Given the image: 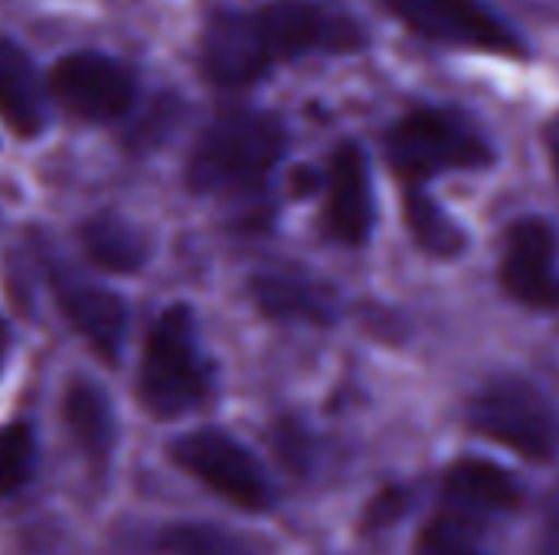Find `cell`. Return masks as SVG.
I'll return each instance as SVG.
<instances>
[{"label": "cell", "instance_id": "obj_1", "mask_svg": "<svg viewBox=\"0 0 559 555\" xmlns=\"http://www.w3.org/2000/svg\"><path fill=\"white\" fill-rule=\"evenodd\" d=\"M285 150V131L272 114L233 108L216 114L187 160V186L203 196H242L259 190Z\"/></svg>", "mask_w": 559, "mask_h": 555}, {"label": "cell", "instance_id": "obj_2", "mask_svg": "<svg viewBox=\"0 0 559 555\" xmlns=\"http://www.w3.org/2000/svg\"><path fill=\"white\" fill-rule=\"evenodd\" d=\"M213 396V363L200 347L193 311L183 304L167 307L141 353L138 370V399L147 415L160 422L183 419L206 406Z\"/></svg>", "mask_w": 559, "mask_h": 555}, {"label": "cell", "instance_id": "obj_3", "mask_svg": "<svg viewBox=\"0 0 559 555\" xmlns=\"http://www.w3.org/2000/svg\"><path fill=\"white\" fill-rule=\"evenodd\" d=\"M386 157L400 177L419 183L449 170H485L495 154L465 114L423 108L390 128Z\"/></svg>", "mask_w": 559, "mask_h": 555}, {"label": "cell", "instance_id": "obj_4", "mask_svg": "<svg viewBox=\"0 0 559 555\" xmlns=\"http://www.w3.org/2000/svg\"><path fill=\"white\" fill-rule=\"evenodd\" d=\"M468 425L527 461H554L559 455V412L521 376H501L481 386L468 402Z\"/></svg>", "mask_w": 559, "mask_h": 555}, {"label": "cell", "instance_id": "obj_5", "mask_svg": "<svg viewBox=\"0 0 559 555\" xmlns=\"http://www.w3.org/2000/svg\"><path fill=\"white\" fill-rule=\"evenodd\" d=\"M170 461L236 510L265 514L272 507V487L259 458L239 438L219 429H197L180 435L170 445Z\"/></svg>", "mask_w": 559, "mask_h": 555}, {"label": "cell", "instance_id": "obj_6", "mask_svg": "<svg viewBox=\"0 0 559 555\" xmlns=\"http://www.w3.org/2000/svg\"><path fill=\"white\" fill-rule=\"evenodd\" d=\"M383 3L403 26H409L413 33L432 43L495 52V56L524 52L518 33L481 0H383Z\"/></svg>", "mask_w": 559, "mask_h": 555}, {"label": "cell", "instance_id": "obj_7", "mask_svg": "<svg viewBox=\"0 0 559 555\" xmlns=\"http://www.w3.org/2000/svg\"><path fill=\"white\" fill-rule=\"evenodd\" d=\"M278 59L262 10H219L200 36V69L219 88H246L259 82Z\"/></svg>", "mask_w": 559, "mask_h": 555}, {"label": "cell", "instance_id": "obj_8", "mask_svg": "<svg viewBox=\"0 0 559 555\" xmlns=\"http://www.w3.org/2000/svg\"><path fill=\"white\" fill-rule=\"evenodd\" d=\"M49 92L72 118L115 121L134 101V82L124 65L102 52H69L52 65Z\"/></svg>", "mask_w": 559, "mask_h": 555}, {"label": "cell", "instance_id": "obj_9", "mask_svg": "<svg viewBox=\"0 0 559 555\" xmlns=\"http://www.w3.org/2000/svg\"><path fill=\"white\" fill-rule=\"evenodd\" d=\"M504 291L534 311L559 307V236L544 219H521L511 226L501 255Z\"/></svg>", "mask_w": 559, "mask_h": 555}, {"label": "cell", "instance_id": "obj_10", "mask_svg": "<svg viewBox=\"0 0 559 555\" xmlns=\"http://www.w3.org/2000/svg\"><path fill=\"white\" fill-rule=\"evenodd\" d=\"M324 229L334 242L357 249L373 232V186L367 157L357 144H341L328 167Z\"/></svg>", "mask_w": 559, "mask_h": 555}, {"label": "cell", "instance_id": "obj_11", "mask_svg": "<svg viewBox=\"0 0 559 555\" xmlns=\"http://www.w3.org/2000/svg\"><path fill=\"white\" fill-rule=\"evenodd\" d=\"M59 307L72 330L108 363L118 360L124 334H128V307L118 294L82 285V281H59L56 285Z\"/></svg>", "mask_w": 559, "mask_h": 555}, {"label": "cell", "instance_id": "obj_12", "mask_svg": "<svg viewBox=\"0 0 559 555\" xmlns=\"http://www.w3.org/2000/svg\"><path fill=\"white\" fill-rule=\"evenodd\" d=\"M252 301L275 321L328 324L334 321V291L301 272H262L252 278Z\"/></svg>", "mask_w": 559, "mask_h": 555}, {"label": "cell", "instance_id": "obj_13", "mask_svg": "<svg viewBox=\"0 0 559 555\" xmlns=\"http://www.w3.org/2000/svg\"><path fill=\"white\" fill-rule=\"evenodd\" d=\"M442 491L455 507L475 510V514H514L524 500L518 478L481 458L455 461L445 471Z\"/></svg>", "mask_w": 559, "mask_h": 555}, {"label": "cell", "instance_id": "obj_14", "mask_svg": "<svg viewBox=\"0 0 559 555\" xmlns=\"http://www.w3.org/2000/svg\"><path fill=\"white\" fill-rule=\"evenodd\" d=\"M0 118L16 137H36L46 124V95L29 56L0 39Z\"/></svg>", "mask_w": 559, "mask_h": 555}, {"label": "cell", "instance_id": "obj_15", "mask_svg": "<svg viewBox=\"0 0 559 555\" xmlns=\"http://www.w3.org/2000/svg\"><path fill=\"white\" fill-rule=\"evenodd\" d=\"M62 422L66 432L72 435L75 448L88 458V464H108L111 448H115V412L108 396L88 383V379H72L62 399Z\"/></svg>", "mask_w": 559, "mask_h": 555}, {"label": "cell", "instance_id": "obj_16", "mask_svg": "<svg viewBox=\"0 0 559 555\" xmlns=\"http://www.w3.org/2000/svg\"><path fill=\"white\" fill-rule=\"evenodd\" d=\"M79 239H82L85 255L105 272L131 275V272H141L147 262V239L141 236L138 226L124 222L121 216H111V213L92 216L88 222H82Z\"/></svg>", "mask_w": 559, "mask_h": 555}, {"label": "cell", "instance_id": "obj_17", "mask_svg": "<svg viewBox=\"0 0 559 555\" xmlns=\"http://www.w3.org/2000/svg\"><path fill=\"white\" fill-rule=\"evenodd\" d=\"M406 226L416 236V242L426 252H432V255L449 258V255H455L465 245L462 229L442 213V206L432 196L419 193L416 186L406 193Z\"/></svg>", "mask_w": 559, "mask_h": 555}, {"label": "cell", "instance_id": "obj_18", "mask_svg": "<svg viewBox=\"0 0 559 555\" xmlns=\"http://www.w3.org/2000/svg\"><path fill=\"white\" fill-rule=\"evenodd\" d=\"M36 468V438L23 422H10L0 429V500L20 494Z\"/></svg>", "mask_w": 559, "mask_h": 555}, {"label": "cell", "instance_id": "obj_19", "mask_svg": "<svg viewBox=\"0 0 559 555\" xmlns=\"http://www.w3.org/2000/svg\"><path fill=\"white\" fill-rule=\"evenodd\" d=\"M160 553L164 555H249L233 536H226L216 527H170L160 533Z\"/></svg>", "mask_w": 559, "mask_h": 555}, {"label": "cell", "instance_id": "obj_20", "mask_svg": "<svg viewBox=\"0 0 559 555\" xmlns=\"http://www.w3.org/2000/svg\"><path fill=\"white\" fill-rule=\"evenodd\" d=\"M413 555H481V550L449 517H436L423 527Z\"/></svg>", "mask_w": 559, "mask_h": 555}, {"label": "cell", "instance_id": "obj_21", "mask_svg": "<svg viewBox=\"0 0 559 555\" xmlns=\"http://www.w3.org/2000/svg\"><path fill=\"white\" fill-rule=\"evenodd\" d=\"M537 555H559V500L547 507L540 540H537Z\"/></svg>", "mask_w": 559, "mask_h": 555}, {"label": "cell", "instance_id": "obj_22", "mask_svg": "<svg viewBox=\"0 0 559 555\" xmlns=\"http://www.w3.org/2000/svg\"><path fill=\"white\" fill-rule=\"evenodd\" d=\"M544 141H547V157H550V167H554V173H557L559 180V114L547 124V134H544Z\"/></svg>", "mask_w": 559, "mask_h": 555}]
</instances>
